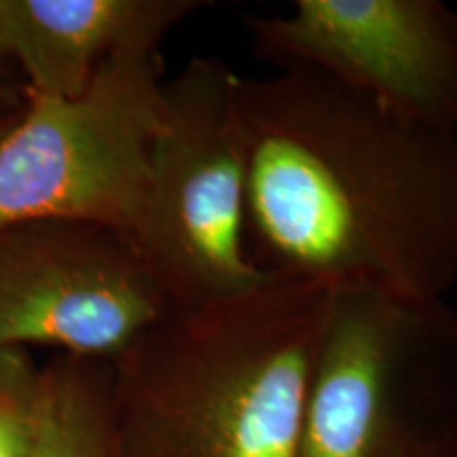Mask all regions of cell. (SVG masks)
Segmentation results:
<instances>
[{
	"instance_id": "6da1fadb",
	"label": "cell",
	"mask_w": 457,
	"mask_h": 457,
	"mask_svg": "<svg viewBox=\"0 0 457 457\" xmlns=\"http://www.w3.org/2000/svg\"><path fill=\"white\" fill-rule=\"evenodd\" d=\"M245 250L262 276L445 301L457 138L313 68L239 79Z\"/></svg>"
},
{
	"instance_id": "7a4b0ae2",
	"label": "cell",
	"mask_w": 457,
	"mask_h": 457,
	"mask_svg": "<svg viewBox=\"0 0 457 457\" xmlns=\"http://www.w3.org/2000/svg\"><path fill=\"white\" fill-rule=\"evenodd\" d=\"M330 290L262 278L111 360L121 457H296Z\"/></svg>"
},
{
	"instance_id": "3957f363",
	"label": "cell",
	"mask_w": 457,
	"mask_h": 457,
	"mask_svg": "<svg viewBox=\"0 0 457 457\" xmlns=\"http://www.w3.org/2000/svg\"><path fill=\"white\" fill-rule=\"evenodd\" d=\"M296 457H457V310L330 293Z\"/></svg>"
},
{
	"instance_id": "277c9868",
	"label": "cell",
	"mask_w": 457,
	"mask_h": 457,
	"mask_svg": "<svg viewBox=\"0 0 457 457\" xmlns=\"http://www.w3.org/2000/svg\"><path fill=\"white\" fill-rule=\"evenodd\" d=\"M159 47L112 55L74 98L26 94L0 136V227L68 220L134 239L163 121Z\"/></svg>"
},
{
	"instance_id": "5b68a950",
	"label": "cell",
	"mask_w": 457,
	"mask_h": 457,
	"mask_svg": "<svg viewBox=\"0 0 457 457\" xmlns=\"http://www.w3.org/2000/svg\"><path fill=\"white\" fill-rule=\"evenodd\" d=\"M239 79L219 57H195L165 81L163 121L134 242L171 312L242 293L267 278L245 250Z\"/></svg>"
},
{
	"instance_id": "8992f818",
	"label": "cell",
	"mask_w": 457,
	"mask_h": 457,
	"mask_svg": "<svg viewBox=\"0 0 457 457\" xmlns=\"http://www.w3.org/2000/svg\"><path fill=\"white\" fill-rule=\"evenodd\" d=\"M170 312L125 233L68 220L0 227V350L111 362Z\"/></svg>"
},
{
	"instance_id": "52a82bcc",
	"label": "cell",
	"mask_w": 457,
	"mask_h": 457,
	"mask_svg": "<svg viewBox=\"0 0 457 457\" xmlns=\"http://www.w3.org/2000/svg\"><path fill=\"white\" fill-rule=\"evenodd\" d=\"M245 28L259 60L327 72L457 138V11L441 0H296Z\"/></svg>"
},
{
	"instance_id": "ba28073f",
	"label": "cell",
	"mask_w": 457,
	"mask_h": 457,
	"mask_svg": "<svg viewBox=\"0 0 457 457\" xmlns=\"http://www.w3.org/2000/svg\"><path fill=\"white\" fill-rule=\"evenodd\" d=\"M205 0H0V37L28 96L74 98L112 55L159 47Z\"/></svg>"
},
{
	"instance_id": "9c48e42d",
	"label": "cell",
	"mask_w": 457,
	"mask_h": 457,
	"mask_svg": "<svg viewBox=\"0 0 457 457\" xmlns=\"http://www.w3.org/2000/svg\"><path fill=\"white\" fill-rule=\"evenodd\" d=\"M30 457H121L111 362L55 353L41 367V403Z\"/></svg>"
},
{
	"instance_id": "30bf717a",
	"label": "cell",
	"mask_w": 457,
	"mask_h": 457,
	"mask_svg": "<svg viewBox=\"0 0 457 457\" xmlns=\"http://www.w3.org/2000/svg\"><path fill=\"white\" fill-rule=\"evenodd\" d=\"M41 403V367L30 350H0V457H30Z\"/></svg>"
},
{
	"instance_id": "8fae6325",
	"label": "cell",
	"mask_w": 457,
	"mask_h": 457,
	"mask_svg": "<svg viewBox=\"0 0 457 457\" xmlns=\"http://www.w3.org/2000/svg\"><path fill=\"white\" fill-rule=\"evenodd\" d=\"M26 108V89H17L9 79H0V136L17 121Z\"/></svg>"
},
{
	"instance_id": "7c38bea8",
	"label": "cell",
	"mask_w": 457,
	"mask_h": 457,
	"mask_svg": "<svg viewBox=\"0 0 457 457\" xmlns=\"http://www.w3.org/2000/svg\"><path fill=\"white\" fill-rule=\"evenodd\" d=\"M11 68H15V66H13V62H11V57L7 55V51H4L3 37H0V79H9L7 74Z\"/></svg>"
}]
</instances>
